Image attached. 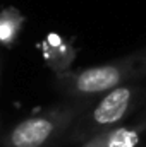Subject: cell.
I'll return each mask as SVG.
<instances>
[{
  "label": "cell",
  "instance_id": "5",
  "mask_svg": "<svg viewBox=\"0 0 146 147\" xmlns=\"http://www.w3.org/2000/svg\"><path fill=\"white\" fill-rule=\"evenodd\" d=\"M43 51L48 65L59 74L67 72L71 62L74 60V50L71 45H67L64 39L57 34H50L43 43Z\"/></svg>",
  "mask_w": 146,
  "mask_h": 147
},
{
  "label": "cell",
  "instance_id": "1",
  "mask_svg": "<svg viewBox=\"0 0 146 147\" xmlns=\"http://www.w3.org/2000/svg\"><path fill=\"white\" fill-rule=\"evenodd\" d=\"M143 94L145 89L139 84L127 82L100 96L98 103L93 108L83 111L74 121L71 140H79L83 144L84 140L91 139L100 132L122 125V121H126L138 110Z\"/></svg>",
  "mask_w": 146,
  "mask_h": 147
},
{
  "label": "cell",
  "instance_id": "8",
  "mask_svg": "<svg viewBox=\"0 0 146 147\" xmlns=\"http://www.w3.org/2000/svg\"><path fill=\"white\" fill-rule=\"evenodd\" d=\"M136 123H139V125H143V127H146V110H145V113L138 118V121Z\"/></svg>",
  "mask_w": 146,
  "mask_h": 147
},
{
  "label": "cell",
  "instance_id": "4",
  "mask_svg": "<svg viewBox=\"0 0 146 147\" xmlns=\"http://www.w3.org/2000/svg\"><path fill=\"white\" fill-rule=\"evenodd\" d=\"M146 137V127L139 123L119 125L93 135L84 140L81 147H143Z\"/></svg>",
  "mask_w": 146,
  "mask_h": 147
},
{
  "label": "cell",
  "instance_id": "2",
  "mask_svg": "<svg viewBox=\"0 0 146 147\" xmlns=\"http://www.w3.org/2000/svg\"><path fill=\"white\" fill-rule=\"evenodd\" d=\"M139 51H134L127 57L113 60L108 63L88 67L77 72L59 74L62 89L74 98H95L103 96L108 91L141 79L139 72Z\"/></svg>",
  "mask_w": 146,
  "mask_h": 147
},
{
  "label": "cell",
  "instance_id": "6",
  "mask_svg": "<svg viewBox=\"0 0 146 147\" xmlns=\"http://www.w3.org/2000/svg\"><path fill=\"white\" fill-rule=\"evenodd\" d=\"M23 26V16L14 10V9H7L0 12V43L3 45H10L19 29Z\"/></svg>",
  "mask_w": 146,
  "mask_h": 147
},
{
  "label": "cell",
  "instance_id": "7",
  "mask_svg": "<svg viewBox=\"0 0 146 147\" xmlns=\"http://www.w3.org/2000/svg\"><path fill=\"white\" fill-rule=\"evenodd\" d=\"M139 72H141V77L146 75V48L139 51Z\"/></svg>",
  "mask_w": 146,
  "mask_h": 147
},
{
  "label": "cell",
  "instance_id": "3",
  "mask_svg": "<svg viewBox=\"0 0 146 147\" xmlns=\"http://www.w3.org/2000/svg\"><path fill=\"white\" fill-rule=\"evenodd\" d=\"M81 106H64L17 123L7 137V147H45L74 125Z\"/></svg>",
  "mask_w": 146,
  "mask_h": 147
}]
</instances>
